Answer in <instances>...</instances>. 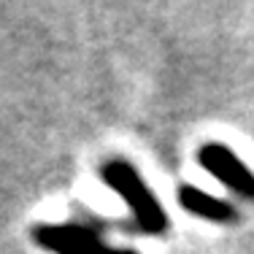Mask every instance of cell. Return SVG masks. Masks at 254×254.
Segmentation results:
<instances>
[{"instance_id":"cell-4","label":"cell","mask_w":254,"mask_h":254,"mask_svg":"<svg viewBox=\"0 0 254 254\" xmlns=\"http://www.w3.org/2000/svg\"><path fill=\"white\" fill-rule=\"evenodd\" d=\"M179 205L205 222H216V225H233V222H238V208L233 203L222 200L216 195H208L200 187H192V184L179 187Z\"/></svg>"},{"instance_id":"cell-3","label":"cell","mask_w":254,"mask_h":254,"mask_svg":"<svg viewBox=\"0 0 254 254\" xmlns=\"http://www.w3.org/2000/svg\"><path fill=\"white\" fill-rule=\"evenodd\" d=\"M197 160L230 192L246 197V200H254V173L227 146H222V143H205L197 152Z\"/></svg>"},{"instance_id":"cell-1","label":"cell","mask_w":254,"mask_h":254,"mask_svg":"<svg viewBox=\"0 0 254 254\" xmlns=\"http://www.w3.org/2000/svg\"><path fill=\"white\" fill-rule=\"evenodd\" d=\"M100 176L127 205H130V211H132V216H135L141 233L152 235V238L168 233V227H171L168 214L162 211V205L157 203L152 190L143 184V179L138 176V171L130 165V162L108 160L106 165L100 168Z\"/></svg>"},{"instance_id":"cell-2","label":"cell","mask_w":254,"mask_h":254,"mask_svg":"<svg viewBox=\"0 0 254 254\" xmlns=\"http://www.w3.org/2000/svg\"><path fill=\"white\" fill-rule=\"evenodd\" d=\"M33 241L52 254H138L103 244L92 230L81 225H38L33 230Z\"/></svg>"}]
</instances>
